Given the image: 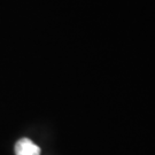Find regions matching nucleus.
Masks as SVG:
<instances>
[{"instance_id":"1","label":"nucleus","mask_w":155,"mask_h":155,"mask_svg":"<svg viewBox=\"0 0 155 155\" xmlns=\"http://www.w3.org/2000/svg\"><path fill=\"white\" fill-rule=\"evenodd\" d=\"M15 154L16 155H40L39 146L33 144L29 138L20 139L15 144Z\"/></svg>"}]
</instances>
